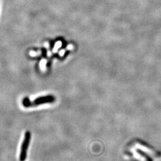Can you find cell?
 Returning <instances> with one entry per match:
<instances>
[{
    "label": "cell",
    "instance_id": "6",
    "mask_svg": "<svg viewBox=\"0 0 161 161\" xmlns=\"http://www.w3.org/2000/svg\"><path fill=\"white\" fill-rule=\"evenodd\" d=\"M54 46V41H52V42H51V45H50V48L52 49V48Z\"/></svg>",
    "mask_w": 161,
    "mask_h": 161
},
{
    "label": "cell",
    "instance_id": "3",
    "mask_svg": "<svg viewBox=\"0 0 161 161\" xmlns=\"http://www.w3.org/2000/svg\"><path fill=\"white\" fill-rule=\"evenodd\" d=\"M135 147L137 149H138L141 150L142 151H143V152L147 153V154H149V155H150V156H155V155H156L155 152L153 151L151 149H150L147 147L146 146H143V145H142V144H141L136 143L135 145Z\"/></svg>",
    "mask_w": 161,
    "mask_h": 161
},
{
    "label": "cell",
    "instance_id": "2",
    "mask_svg": "<svg viewBox=\"0 0 161 161\" xmlns=\"http://www.w3.org/2000/svg\"><path fill=\"white\" fill-rule=\"evenodd\" d=\"M56 99L54 96L51 95H49L46 96H43L35 99L33 101H32V106H37L38 105L46 104V103H53L55 101Z\"/></svg>",
    "mask_w": 161,
    "mask_h": 161
},
{
    "label": "cell",
    "instance_id": "5",
    "mask_svg": "<svg viewBox=\"0 0 161 161\" xmlns=\"http://www.w3.org/2000/svg\"><path fill=\"white\" fill-rule=\"evenodd\" d=\"M22 104L23 105L26 107H31V104H32V101H30V100L28 98H25L22 101Z\"/></svg>",
    "mask_w": 161,
    "mask_h": 161
},
{
    "label": "cell",
    "instance_id": "1",
    "mask_svg": "<svg viewBox=\"0 0 161 161\" xmlns=\"http://www.w3.org/2000/svg\"><path fill=\"white\" fill-rule=\"evenodd\" d=\"M31 139V133L30 131H26L25 134L24 139L21 146L19 160L20 161H25L27 157L28 149Z\"/></svg>",
    "mask_w": 161,
    "mask_h": 161
},
{
    "label": "cell",
    "instance_id": "4",
    "mask_svg": "<svg viewBox=\"0 0 161 161\" xmlns=\"http://www.w3.org/2000/svg\"><path fill=\"white\" fill-rule=\"evenodd\" d=\"M131 151H132V154H133L134 157L135 159H138V160H140V161H146V158L144 157L143 156L140 155V154L135 150L132 149Z\"/></svg>",
    "mask_w": 161,
    "mask_h": 161
}]
</instances>
